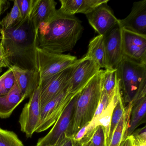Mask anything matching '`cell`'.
<instances>
[{
	"mask_svg": "<svg viewBox=\"0 0 146 146\" xmlns=\"http://www.w3.org/2000/svg\"><path fill=\"white\" fill-rule=\"evenodd\" d=\"M31 12L11 29H0L1 42L8 68L16 66L38 72L36 50L38 47L39 29L31 19Z\"/></svg>",
	"mask_w": 146,
	"mask_h": 146,
	"instance_id": "obj_1",
	"label": "cell"
},
{
	"mask_svg": "<svg viewBox=\"0 0 146 146\" xmlns=\"http://www.w3.org/2000/svg\"><path fill=\"white\" fill-rule=\"evenodd\" d=\"M83 31L82 23L75 15H66L57 10L49 22L40 25L38 48L56 54L72 51Z\"/></svg>",
	"mask_w": 146,
	"mask_h": 146,
	"instance_id": "obj_2",
	"label": "cell"
},
{
	"mask_svg": "<svg viewBox=\"0 0 146 146\" xmlns=\"http://www.w3.org/2000/svg\"><path fill=\"white\" fill-rule=\"evenodd\" d=\"M104 71L101 70L76 96L71 119L65 134L67 137L72 138L93 119L100 100Z\"/></svg>",
	"mask_w": 146,
	"mask_h": 146,
	"instance_id": "obj_3",
	"label": "cell"
},
{
	"mask_svg": "<svg viewBox=\"0 0 146 146\" xmlns=\"http://www.w3.org/2000/svg\"><path fill=\"white\" fill-rule=\"evenodd\" d=\"M123 100L132 106L146 95V64L134 62L123 56L117 68Z\"/></svg>",
	"mask_w": 146,
	"mask_h": 146,
	"instance_id": "obj_4",
	"label": "cell"
},
{
	"mask_svg": "<svg viewBox=\"0 0 146 146\" xmlns=\"http://www.w3.org/2000/svg\"><path fill=\"white\" fill-rule=\"evenodd\" d=\"M36 53L40 82L72 67L78 60L70 54L54 53L38 47Z\"/></svg>",
	"mask_w": 146,
	"mask_h": 146,
	"instance_id": "obj_5",
	"label": "cell"
},
{
	"mask_svg": "<svg viewBox=\"0 0 146 146\" xmlns=\"http://www.w3.org/2000/svg\"><path fill=\"white\" fill-rule=\"evenodd\" d=\"M100 70V66L92 60L84 57L78 60L72 67L67 84L68 93L78 94Z\"/></svg>",
	"mask_w": 146,
	"mask_h": 146,
	"instance_id": "obj_6",
	"label": "cell"
},
{
	"mask_svg": "<svg viewBox=\"0 0 146 146\" xmlns=\"http://www.w3.org/2000/svg\"><path fill=\"white\" fill-rule=\"evenodd\" d=\"M77 94L68 93L66 88L57 97L48 102L41 109L40 122L35 132H43L53 125Z\"/></svg>",
	"mask_w": 146,
	"mask_h": 146,
	"instance_id": "obj_7",
	"label": "cell"
},
{
	"mask_svg": "<svg viewBox=\"0 0 146 146\" xmlns=\"http://www.w3.org/2000/svg\"><path fill=\"white\" fill-rule=\"evenodd\" d=\"M41 108L39 86L29 97V100L25 105L19 117L21 130L28 137H32L40 122Z\"/></svg>",
	"mask_w": 146,
	"mask_h": 146,
	"instance_id": "obj_8",
	"label": "cell"
},
{
	"mask_svg": "<svg viewBox=\"0 0 146 146\" xmlns=\"http://www.w3.org/2000/svg\"><path fill=\"white\" fill-rule=\"evenodd\" d=\"M122 29L123 56L142 64H146V36Z\"/></svg>",
	"mask_w": 146,
	"mask_h": 146,
	"instance_id": "obj_9",
	"label": "cell"
},
{
	"mask_svg": "<svg viewBox=\"0 0 146 146\" xmlns=\"http://www.w3.org/2000/svg\"><path fill=\"white\" fill-rule=\"evenodd\" d=\"M72 66L54 75L49 79L40 83L41 109L48 102L61 94L67 88Z\"/></svg>",
	"mask_w": 146,
	"mask_h": 146,
	"instance_id": "obj_10",
	"label": "cell"
},
{
	"mask_svg": "<svg viewBox=\"0 0 146 146\" xmlns=\"http://www.w3.org/2000/svg\"><path fill=\"white\" fill-rule=\"evenodd\" d=\"M121 34L122 29L117 26L104 36L106 70H117L123 60Z\"/></svg>",
	"mask_w": 146,
	"mask_h": 146,
	"instance_id": "obj_11",
	"label": "cell"
},
{
	"mask_svg": "<svg viewBox=\"0 0 146 146\" xmlns=\"http://www.w3.org/2000/svg\"><path fill=\"white\" fill-rule=\"evenodd\" d=\"M104 4L86 15L89 23L100 35L105 36L118 25L119 19Z\"/></svg>",
	"mask_w": 146,
	"mask_h": 146,
	"instance_id": "obj_12",
	"label": "cell"
},
{
	"mask_svg": "<svg viewBox=\"0 0 146 146\" xmlns=\"http://www.w3.org/2000/svg\"><path fill=\"white\" fill-rule=\"evenodd\" d=\"M76 96L69 102L51 130L38 140L35 146H54L65 135L71 119Z\"/></svg>",
	"mask_w": 146,
	"mask_h": 146,
	"instance_id": "obj_13",
	"label": "cell"
},
{
	"mask_svg": "<svg viewBox=\"0 0 146 146\" xmlns=\"http://www.w3.org/2000/svg\"><path fill=\"white\" fill-rule=\"evenodd\" d=\"M119 28L146 36V0L134 2L129 15L119 19Z\"/></svg>",
	"mask_w": 146,
	"mask_h": 146,
	"instance_id": "obj_14",
	"label": "cell"
},
{
	"mask_svg": "<svg viewBox=\"0 0 146 146\" xmlns=\"http://www.w3.org/2000/svg\"><path fill=\"white\" fill-rule=\"evenodd\" d=\"M109 0H60L61 6L59 11L63 14L74 16L76 13L87 14Z\"/></svg>",
	"mask_w": 146,
	"mask_h": 146,
	"instance_id": "obj_15",
	"label": "cell"
},
{
	"mask_svg": "<svg viewBox=\"0 0 146 146\" xmlns=\"http://www.w3.org/2000/svg\"><path fill=\"white\" fill-rule=\"evenodd\" d=\"M16 78L18 85L25 98H29L40 84L38 72L26 70L16 66L11 67Z\"/></svg>",
	"mask_w": 146,
	"mask_h": 146,
	"instance_id": "obj_16",
	"label": "cell"
},
{
	"mask_svg": "<svg viewBox=\"0 0 146 146\" xmlns=\"http://www.w3.org/2000/svg\"><path fill=\"white\" fill-rule=\"evenodd\" d=\"M54 0H34L31 17L36 29L49 22L57 12Z\"/></svg>",
	"mask_w": 146,
	"mask_h": 146,
	"instance_id": "obj_17",
	"label": "cell"
},
{
	"mask_svg": "<svg viewBox=\"0 0 146 146\" xmlns=\"http://www.w3.org/2000/svg\"><path fill=\"white\" fill-rule=\"evenodd\" d=\"M25 99L18 84L10 94L0 96V118L10 117L15 108Z\"/></svg>",
	"mask_w": 146,
	"mask_h": 146,
	"instance_id": "obj_18",
	"label": "cell"
},
{
	"mask_svg": "<svg viewBox=\"0 0 146 146\" xmlns=\"http://www.w3.org/2000/svg\"><path fill=\"white\" fill-rule=\"evenodd\" d=\"M94 61L100 68L106 66L104 36L98 35L90 42L88 52L84 56Z\"/></svg>",
	"mask_w": 146,
	"mask_h": 146,
	"instance_id": "obj_19",
	"label": "cell"
},
{
	"mask_svg": "<svg viewBox=\"0 0 146 146\" xmlns=\"http://www.w3.org/2000/svg\"><path fill=\"white\" fill-rule=\"evenodd\" d=\"M146 112V97H143L137 101L131 107L129 119L124 139L130 135L139 126L144 119Z\"/></svg>",
	"mask_w": 146,
	"mask_h": 146,
	"instance_id": "obj_20",
	"label": "cell"
},
{
	"mask_svg": "<svg viewBox=\"0 0 146 146\" xmlns=\"http://www.w3.org/2000/svg\"><path fill=\"white\" fill-rule=\"evenodd\" d=\"M131 108H125L124 113L116 127L108 146H120L124 139L125 135L130 116Z\"/></svg>",
	"mask_w": 146,
	"mask_h": 146,
	"instance_id": "obj_21",
	"label": "cell"
},
{
	"mask_svg": "<svg viewBox=\"0 0 146 146\" xmlns=\"http://www.w3.org/2000/svg\"><path fill=\"white\" fill-rule=\"evenodd\" d=\"M119 85L117 70L104 71L102 77V89L107 94L110 102Z\"/></svg>",
	"mask_w": 146,
	"mask_h": 146,
	"instance_id": "obj_22",
	"label": "cell"
},
{
	"mask_svg": "<svg viewBox=\"0 0 146 146\" xmlns=\"http://www.w3.org/2000/svg\"><path fill=\"white\" fill-rule=\"evenodd\" d=\"M123 102L122 96L121 95L119 98L115 106L113 111L111 119L110 130H109L108 138L106 143V146H108L109 145L113 132L118 124L120 121L122 116L124 113L125 108L124 107Z\"/></svg>",
	"mask_w": 146,
	"mask_h": 146,
	"instance_id": "obj_23",
	"label": "cell"
},
{
	"mask_svg": "<svg viewBox=\"0 0 146 146\" xmlns=\"http://www.w3.org/2000/svg\"><path fill=\"white\" fill-rule=\"evenodd\" d=\"M16 78L11 68L0 76V96L10 94L17 86Z\"/></svg>",
	"mask_w": 146,
	"mask_h": 146,
	"instance_id": "obj_24",
	"label": "cell"
},
{
	"mask_svg": "<svg viewBox=\"0 0 146 146\" xmlns=\"http://www.w3.org/2000/svg\"><path fill=\"white\" fill-rule=\"evenodd\" d=\"M23 19L17 0H15L11 12L1 22V29L5 30L11 29Z\"/></svg>",
	"mask_w": 146,
	"mask_h": 146,
	"instance_id": "obj_25",
	"label": "cell"
},
{
	"mask_svg": "<svg viewBox=\"0 0 146 146\" xmlns=\"http://www.w3.org/2000/svg\"><path fill=\"white\" fill-rule=\"evenodd\" d=\"M0 146H24L14 132L0 128Z\"/></svg>",
	"mask_w": 146,
	"mask_h": 146,
	"instance_id": "obj_26",
	"label": "cell"
},
{
	"mask_svg": "<svg viewBox=\"0 0 146 146\" xmlns=\"http://www.w3.org/2000/svg\"><path fill=\"white\" fill-rule=\"evenodd\" d=\"M81 146H106L105 129L102 126L96 128L89 140Z\"/></svg>",
	"mask_w": 146,
	"mask_h": 146,
	"instance_id": "obj_27",
	"label": "cell"
},
{
	"mask_svg": "<svg viewBox=\"0 0 146 146\" xmlns=\"http://www.w3.org/2000/svg\"><path fill=\"white\" fill-rule=\"evenodd\" d=\"M109 103H110V101H109V97L107 94L104 90L102 89L100 102L93 119H94L98 117L106 108L108 105H109Z\"/></svg>",
	"mask_w": 146,
	"mask_h": 146,
	"instance_id": "obj_28",
	"label": "cell"
},
{
	"mask_svg": "<svg viewBox=\"0 0 146 146\" xmlns=\"http://www.w3.org/2000/svg\"><path fill=\"white\" fill-rule=\"evenodd\" d=\"M23 19L29 14L32 10L34 0H17Z\"/></svg>",
	"mask_w": 146,
	"mask_h": 146,
	"instance_id": "obj_29",
	"label": "cell"
},
{
	"mask_svg": "<svg viewBox=\"0 0 146 146\" xmlns=\"http://www.w3.org/2000/svg\"><path fill=\"white\" fill-rule=\"evenodd\" d=\"M133 141L138 142H146V127L137 130L131 135Z\"/></svg>",
	"mask_w": 146,
	"mask_h": 146,
	"instance_id": "obj_30",
	"label": "cell"
},
{
	"mask_svg": "<svg viewBox=\"0 0 146 146\" xmlns=\"http://www.w3.org/2000/svg\"><path fill=\"white\" fill-rule=\"evenodd\" d=\"M54 146H75L73 140L65 135Z\"/></svg>",
	"mask_w": 146,
	"mask_h": 146,
	"instance_id": "obj_31",
	"label": "cell"
},
{
	"mask_svg": "<svg viewBox=\"0 0 146 146\" xmlns=\"http://www.w3.org/2000/svg\"><path fill=\"white\" fill-rule=\"evenodd\" d=\"M5 67H7V66L4 58V51L2 44L0 42V73L2 72L3 68Z\"/></svg>",
	"mask_w": 146,
	"mask_h": 146,
	"instance_id": "obj_32",
	"label": "cell"
},
{
	"mask_svg": "<svg viewBox=\"0 0 146 146\" xmlns=\"http://www.w3.org/2000/svg\"><path fill=\"white\" fill-rule=\"evenodd\" d=\"M9 3L7 1L0 0V26H1V14L7 9V5Z\"/></svg>",
	"mask_w": 146,
	"mask_h": 146,
	"instance_id": "obj_33",
	"label": "cell"
},
{
	"mask_svg": "<svg viewBox=\"0 0 146 146\" xmlns=\"http://www.w3.org/2000/svg\"><path fill=\"white\" fill-rule=\"evenodd\" d=\"M120 146H133L131 136L126 137V138L122 142Z\"/></svg>",
	"mask_w": 146,
	"mask_h": 146,
	"instance_id": "obj_34",
	"label": "cell"
},
{
	"mask_svg": "<svg viewBox=\"0 0 146 146\" xmlns=\"http://www.w3.org/2000/svg\"><path fill=\"white\" fill-rule=\"evenodd\" d=\"M132 140L133 146H146V142L136 141H133L132 138Z\"/></svg>",
	"mask_w": 146,
	"mask_h": 146,
	"instance_id": "obj_35",
	"label": "cell"
}]
</instances>
